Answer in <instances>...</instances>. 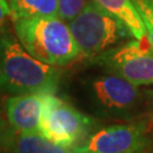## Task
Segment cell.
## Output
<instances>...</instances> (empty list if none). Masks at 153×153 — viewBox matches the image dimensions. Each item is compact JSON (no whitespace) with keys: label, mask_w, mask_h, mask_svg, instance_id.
I'll return each mask as SVG.
<instances>
[{"label":"cell","mask_w":153,"mask_h":153,"mask_svg":"<svg viewBox=\"0 0 153 153\" xmlns=\"http://www.w3.org/2000/svg\"><path fill=\"white\" fill-rule=\"evenodd\" d=\"M131 153H153V137H149L140 148H137Z\"/></svg>","instance_id":"e0dca14e"},{"label":"cell","mask_w":153,"mask_h":153,"mask_svg":"<svg viewBox=\"0 0 153 153\" xmlns=\"http://www.w3.org/2000/svg\"><path fill=\"white\" fill-rule=\"evenodd\" d=\"M97 129V119L83 114L56 94H45L41 135L64 148L73 149Z\"/></svg>","instance_id":"5b68a950"},{"label":"cell","mask_w":153,"mask_h":153,"mask_svg":"<svg viewBox=\"0 0 153 153\" xmlns=\"http://www.w3.org/2000/svg\"><path fill=\"white\" fill-rule=\"evenodd\" d=\"M150 135L144 118L97 128L73 149L74 153H131Z\"/></svg>","instance_id":"52a82bcc"},{"label":"cell","mask_w":153,"mask_h":153,"mask_svg":"<svg viewBox=\"0 0 153 153\" xmlns=\"http://www.w3.org/2000/svg\"><path fill=\"white\" fill-rule=\"evenodd\" d=\"M6 153H74L41 134H19L11 129Z\"/></svg>","instance_id":"30bf717a"},{"label":"cell","mask_w":153,"mask_h":153,"mask_svg":"<svg viewBox=\"0 0 153 153\" xmlns=\"http://www.w3.org/2000/svg\"><path fill=\"white\" fill-rule=\"evenodd\" d=\"M11 17V8L8 0H0V33L2 32V27L7 17Z\"/></svg>","instance_id":"2e32d148"},{"label":"cell","mask_w":153,"mask_h":153,"mask_svg":"<svg viewBox=\"0 0 153 153\" xmlns=\"http://www.w3.org/2000/svg\"><path fill=\"white\" fill-rule=\"evenodd\" d=\"M61 73L60 67L33 57L13 33H0V90L4 92L56 94Z\"/></svg>","instance_id":"6da1fadb"},{"label":"cell","mask_w":153,"mask_h":153,"mask_svg":"<svg viewBox=\"0 0 153 153\" xmlns=\"http://www.w3.org/2000/svg\"><path fill=\"white\" fill-rule=\"evenodd\" d=\"M93 0H58V16L66 23L78 16Z\"/></svg>","instance_id":"7c38bea8"},{"label":"cell","mask_w":153,"mask_h":153,"mask_svg":"<svg viewBox=\"0 0 153 153\" xmlns=\"http://www.w3.org/2000/svg\"><path fill=\"white\" fill-rule=\"evenodd\" d=\"M11 18L19 17H59L58 0H8Z\"/></svg>","instance_id":"8fae6325"},{"label":"cell","mask_w":153,"mask_h":153,"mask_svg":"<svg viewBox=\"0 0 153 153\" xmlns=\"http://www.w3.org/2000/svg\"><path fill=\"white\" fill-rule=\"evenodd\" d=\"M103 9L125 24L131 36L142 41L146 36V30L142 17L133 0H94Z\"/></svg>","instance_id":"9c48e42d"},{"label":"cell","mask_w":153,"mask_h":153,"mask_svg":"<svg viewBox=\"0 0 153 153\" xmlns=\"http://www.w3.org/2000/svg\"><path fill=\"white\" fill-rule=\"evenodd\" d=\"M88 104L95 115L118 121H133L146 114L145 91L125 78L105 71L82 82Z\"/></svg>","instance_id":"3957f363"},{"label":"cell","mask_w":153,"mask_h":153,"mask_svg":"<svg viewBox=\"0 0 153 153\" xmlns=\"http://www.w3.org/2000/svg\"><path fill=\"white\" fill-rule=\"evenodd\" d=\"M10 131L11 128L8 124L7 117H5L0 110V153H6L7 151Z\"/></svg>","instance_id":"5bb4252c"},{"label":"cell","mask_w":153,"mask_h":153,"mask_svg":"<svg viewBox=\"0 0 153 153\" xmlns=\"http://www.w3.org/2000/svg\"><path fill=\"white\" fill-rule=\"evenodd\" d=\"M133 2L144 22L146 40L153 47V0H133Z\"/></svg>","instance_id":"4fadbf2b"},{"label":"cell","mask_w":153,"mask_h":153,"mask_svg":"<svg viewBox=\"0 0 153 153\" xmlns=\"http://www.w3.org/2000/svg\"><path fill=\"white\" fill-rule=\"evenodd\" d=\"M45 94H16L6 100V117L10 128L19 134H41Z\"/></svg>","instance_id":"ba28073f"},{"label":"cell","mask_w":153,"mask_h":153,"mask_svg":"<svg viewBox=\"0 0 153 153\" xmlns=\"http://www.w3.org/2000/svg\"><path fill=\"white\" fill-rule=\"evenodd\" d=\"M146 95V114L144 115V121L146 125L149 135L153 137V90H144Z\"/></svg>","instance_id":"9a60e30c"},{"label":"cell","mask_w":153,"mask_h":153,"mask_svg":"<svg viewBox=\"0 0 153 153\" xmlns=\"http://www.w3.org/2000/svg\"><path fill=\"white\" fill-rule=\"evenodd\" d=\"M17 39L39 60L64 67L81 56L68 23L60 17L13 18Z\"/></svg>","instance_id":"7a4b0ae2"},{"label":"cell","mask_w":153,"mask_h":153,"mask_svg":"<svg viewBox=\"0 0 153 153\" xmlns=\"http://www.w3.org/2000/svg\"><path fill=\"white\" fill-rule=\"evenodd\" d=\"M81 56L92 58L131 35L125 24L94 0L68 23Z\"/></svg>","instance_id":"277c9868"},{"label":"cell","mask_w":153,"mask_h":153,"mask_svg":"<svg viewBox=\"0 0 153 153\" xmlns=\"http://www.w3.org/2000/svg\"><path fill=\"white\" fill-rule=\"evenodd\" d=\"M144 40V39H143ZM143 40H133L90 58L91 64L103 68L108 73L125 78L131 84H153V47L143 43Z\"/></svg>","instance_id":"8992f818"}]
</instances>
